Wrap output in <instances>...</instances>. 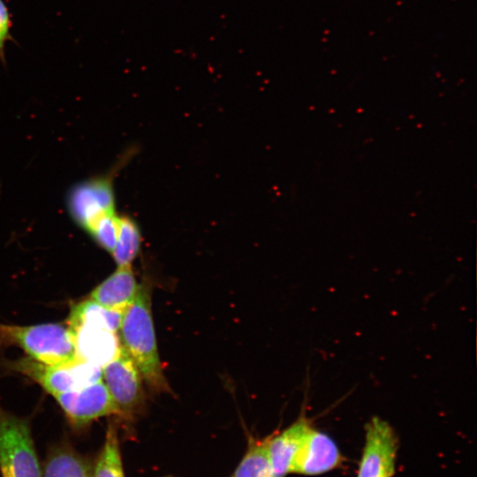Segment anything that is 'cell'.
<instances>
[{
  "label": "cell",
  "instance_id": "1",
  "mask_svg": "<svg viewBox=\"0 0 477 477\" xmlns=\"http://www.w3.org/2000/svg\"><path fill=\"white\" fill-rule=\"evenodd\" d=\"M118 330L121 344L148 388L156 393L170 392L158 353L150 290L146 284H140L136 298L121 316Z\"/></svg>",
  "mask_w": 477,
  "mask_h": 477
},
{
  "label": "cell",
  "instance_id": "2",
  "mask_svg": "<svg viewBox=\"0 0 477 477\" xmlns=\"http://www.w3.org/2000/svg\"><path fill=\"white\" fill-rule=\"evenodd\" d=\"M0 345H17L30 359L46 365L64 364L76 358L71 331L62 323L31 326L0 323Z\"/></svg>",
  "mask_w": 477,
  "mask_h": 477
},
{
  "label": "cell",
  "instance_id": "3",
  "mask_svg": "<svg viewBox=\"0 0 477 477\" xmlns=\"http://www.w3.org/2000/svg\"><path fill=\"white\" fill-rule=\"evenodd\" d=\"M1 477H42L29 421L0 408Z\"/></svg>",
  "mask_w": 477,
  "mask_h": 477
},
{
  "label": "cell",
  "instance_id": "4",
  "mask_svg": "<svg viewBox=\"0 0 477 477\" xmlns=\"http://www.w3.org/2000/svg\"><path fill=\"white\" fill-rule=\"evenodd\" d=\"M102 378L117 409V416L131 420L144 405L143 378L120 344L115 356L102 367Z\"/></svg>",
  "mask_w": 477,
  "mask_h": 477
},
{
  "label": "cell",
  "instance_id": "5",
  "mask_svg": "<svg viewBox=\"0 0 477 477\" xmlns=\"http://www.w3.org/2000/svg\"><path fill=\"white\" fill-rule=\"evenodd\" d=\"M113 173L75 184L68 192L67 210L74 223L88 232L102 217L116 214Z\"/></svg>",
  "mask_w": 477,
  "mask_h": 477
},
{
  "label": "cell",
  "instance_id": "6",
  "mask_svg": "<svg viewBox=\"0 0 477 477\" xmlns=\"http://www.w3.org/2000/svg\"><path fill=\"white\" fill-rule=\"evenodd\" d=\"M18 367L53 397L83 389L102 379V367L78 358L59 365H46L28 359L20 361Z\"/></svg>",
  "mask_w": 477,
  "mask_h": 477
},
{
  "label": "cell",
  "instance_id": "7",
  "mask_svg": "<svg viewBox=\"0 0 477 477\" xmlns=\"http://www.w3.org/2000/svg\"><path fill=\"white\" fill-rule=\"evenodd\" d=\"M398 437L384 420L374 417L366 425L365 445L357 477H391Z\"/></svg>",
  "mask_w": 477,
  "mask_h": 477
},
{
  "label": "cell",
  "instance_id": "8",
  "mask_svg": "<svg viewBox=\"0 0 477 477\" xmlns=\"http://www.w3.org/2000/svg\"><path fill=\"white\" fill-rule=\"evenodd\" d=\"M54 398L75 429L83 428L103 416H117V406L102 379L83 389L61 393Z\"/></svg>",
  "mask_w": 477,
  "mask_h": 477
},
{
  "label": "cell",
  "instance_id": "9",
  "mask_svg": "<svg viewBox=\"0 0 477 477\" xmlns=\"http://www.w3.org/2000/svg\"><path fill=\"white\" fill-rule=\"evenodd\" d=\"M341 460L336 443L325 433L311 428L293 458L291 473H324L337 466Z\"/></svg>",
  "mask_w": 477,
  "mask_h": 477
},
{
  "label": "cell",
  "instance_id": "10",
  "mask_svg": "<svg viewBox=\"0 0 477 477\" xmlns=\"http://www.w3.org/2000/svg\"><path fill=\"white\" fill-rule=\"evenodd\" d=\"M69 329L78 359L102 367L118 350L120 343L115 333L105 328L81 324Z\"/></svg>",
  "mask_w": 477,
  "mask_h": 477
},
{
  "label": "cell",
  "instance_id": "11",
  "mask_svg": "<svg viewBox=\"0 0 477 477\" xmlns=\"http://www.w3.org/2000/svg\"><path fill=\"white\" fill-rule=\"evenodd\" d=\"M139 288L132 266H121L92 291L89 299L123 314L136 298Z\"/></svg>",
  "mask_w": 477,
  "mask_h": 477
},
{
  "label": "cell",
  "instance_id": "12",
  "mask_svg": "<svg viewBox=\"0 0 477 477\" xmlns=\"http://www.w3.org/2000/svg\"><path fill=\"white\" fill-rule=\"evenodd\" d=\"M311 428L308 420L302 416L276 435L267 438L274 477L291 473L293 458Z\"/></svg>",
  "mask_w": 477,
  "mask_h": 477
},
{
  "label": "cell",
  "instance_id": "13",
  "mask_svg": "<svg viewBox=\"0 0 477 477\" xmlns=\"http://www.w3.org/2000/svg\"><path fill=\"white\" fill-rule=\"evenodd\" d=\"M93 467L86 458L67 443L52 447L42 477H92Z\"/></svg>",
  "mask_w": 477,
  "mask_h": 477
},
{
  "label": "cell",
  "instance_id": "14",
  "mask_svg": "<svg viewBox=\"0 0 477 477\" xmlns=\"http://www.w3.org/2000/svg\"><path fill=\"white\" fill-rule=\"evenodd\" d=\"M121 316L122 314L108 310L87 299L73 306L66 325L69 329L81 324L96 325L116 333Z\"/></svg>",
  "mask_w": 477,
  "mask_h": 477
},
{
  "label": "cell",
  "instance_id": "15",
  "mask_svg": "<svg viewBox=\"0 0 477 477\" xmlns=\"http://www.w3.org/2000/svg\"><path fill=\"white\" fill-rule=\"evenodd\" d=\"M141 242L138 223L126 216H117V237L111 253L117 267L132 266L136 258Z\"/></svg>",
  "mask_w": 477,
  "mask_h": 477
},
{
  "label": "cell",
  "instance_id": "16",
  "mask_svg": "<svg viewBox=\"0 0 477 477\" xmlns=\"http://www.w3.org/2000/svg\"><path fill=\"white\" fill-rule=\"evenodd\" d=\"M92 477H125L117 429L109 423L102 448L95 460Z\"/></svg>",
  "mask_w": 477,
  "mask_h": 477
},
{
  "label": "cell",
  "instance_id": "17",
  "mask_svg": "<svg viewBox=\"0 0 477 477\" xmlns=\"http://www.w3.org/2000/svg\"><path fill=\"white\" fill-rule=\"evenodd\" d=\"M231 477H274L268 439L250 441L248 449Z\"/></svg>",
  "mask_w": 477,
  "mask_h": 477
},
{
  "label": "cell",
  "instance_id": "18",
  "mask_svg": "<svg viewBox=\"0 0 477 477\" xmlns=\"http://www.w3.org/2000/svg\"><path fill=\"white\" fill-rule=\"evenodd\" d=\"M117 215H108L101 218L87 232L103 249L112 253L117 237Z\"/></svg>",
  "mask_w": 477,
  "mask_h": 477
},
{
  "label": "cell",
  "instance_id": "19",
  "mask_svg": "<svg viewBox=\"0 0 477 477\" xmlns=\"http://www.w3.org/2000/svg\"><path fill=\"white\" fill-rule=\"evenodd\" d=\"M11 18L4 0H0V64H5V46L13 41L11 36Z\"/></svg>",
  "mask_w": 477,
  "mask_h": 477
},
{
  "label": "cell",
  "instance_id": "20",
  "mask_svg": "<svg viewBox=\"0 0 477 477\" xmlns=\"http://www.w3.org/2000/svg\"><path fill=\"white\" fill-rule=\"evenodd\" d=\"M164 477H172V476H170V475H167V476H164Z\"/></svg>",
  "mask_w": 477,
  "mask_h": 477
}]
</instances>
